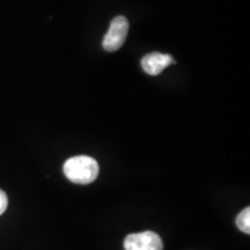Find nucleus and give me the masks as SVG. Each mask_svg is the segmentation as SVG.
<instances>
[{
    "label": "nucleus",
    "instance_id": "5",
    "mask_svg": "<svg viewBox=\"0 0 250 250\" xmlns=\"http://www.w3.org/2000/svg\"><path fill=\"white\" fill-rule=\"evenodd\" d=\"M236 225L242 232L247 234L250 233V208H246L241 213L237 215Z\"/></svg>",
    "mask_w": 250,
    "mask_h": 250
},
{
    "label": "nucleus",
    "instance_id": "2",
    "mask_svg": "<svg viewBox=\"0 0 250 250\" xmlns=\"http://www.w3.org/2000/svg\"><path fill=\"white\" fill-rule=\"evenodd\" d=\"M129 31V21L124 17H116L111 21L110 28L103 39V49L105 51L114 52L121 49L126 40Z\"/></svg>",
    "mask_w": 250,
    "mask_h": 250
},
{
    "label": "nucleus",
    "instance_id": "3",
    "mask_svg": "<svg viewBox=\"0 0 250 250\" xmlns=\"http://www.w3.org/2000/svg\"><path fill=\"white\" fill-rule=\"evenodd\" d=\"M125 250H164L161 237L154 232L146 230L130 234L124 240Z\"/></svg>",
    "mask_w": 250,
    "mask_h": 250
},
{
    "label": "nucleus",
    "instance_id": "6",
    "mask_svg": "<svg viewBox=\"0 0 250 250\" xmlns=\"http://www.w3.org/2000/svg\"><path fill=\"white\" fill-rule=\"evenodd\" d=\"M7 205H8L7 195H6V193L2 191L1 189H0V215H1L6 211Z\"/></svg>",
    "mask_w": 250,
    "mask_h": 250
},
{
    "label": "nucleus",
    "instance_id": "4",
    "mask_svg": "<svg viewBox=\"0 0 250 250\" xmlns=\"http://www.w3.org/2000/svg\"><path fill=\"white\" fill-rule=\"evenodd\" d=\"M171 62H173V57L170 55L152 52V54L144 56L142 59V67L149 76H159Z\"/></svg>",
    "mask_w": 250,
    "mask_h": 250
},
{
    "label": "nucleus",
    "instance_id": "1",
    "mask_svg": "<svg viewBox=\"0 0 250 250\" xmlns=\"http://www.w3.org/2000/svg\"><path fill=\"white\" fill-rule=\"evenodd\" d=\"M64 174L71 182L89 184L98 179L99 164L95 159L87 155L73 156L64 164Z\"/></svg>",
    "mask_w": 250,
    "mask_h": 250
}]
</instances>
